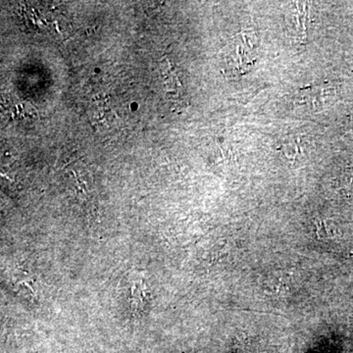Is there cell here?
I'll use <instances>...</instances> for the list:
<instances>
[{
  "instance_id": "6da1fadb",
  "label": "cell",
  "mask_w": 353,
  "mask_h": 353,
  "mask_svg": "<svg viewBox=\"0 0 353 353\" xmlns=\"http://www.w3.org/2000/svg\"><path fill=\"white\" fill-rule=\"evenodd\" d=\"M259 43L254 32H241L232 39L222 52L223 66L228 75H245L256 63Z\"/></svg>"
},
{
  "instance_id": "7a4b0ae2",
  "label": "cell",
  "mask_w": 353,
  "mask_h": 353,
  "mask_svg": "<svg viewBox=\"0 0 353 353\" xmlns=\"http://www.w3.org/2000/svg\"><path fill=\"white\" fill-rule=\"evenodd\" d=\"M305 3H292V10L288 17V26L290 32L299 41H304L306 38V22H307V11L305 10Z\"/></svg>"
},
{
  "instance_id": "3957f363",
  "label": "cell",
  "mask_w": 353,
  "mask_h": 353,
  "mask_svg": "<svg viewBox=\"0 0 353 353\" xmlns=\"http://www.w3.org/2000/svg\"><path fill=\"white\" fill-rule=\"evenodd\" d=\"M316 227H317V233L320 238H321V236L330 238V236H336V227L334 226V224H330L328 221H324V222L319 221L318 224L316 225Z\"/></svg>"
},
{
  "instance_id": "277c9868",
  "label": "cell",
  "mask_w": 353,
  "mask_h": 353,
  "mask_svg": "<svg viewBox=\"0 0 353 353\" xmlns=\"http://www.w3.org/2000/svg\"><path fill=\"white\" fill-rule=\"evenodd\" d=\"M253 350H252L250 345H241L240 350H239V353H256Z\"/></svg>"
}]
</instances>
